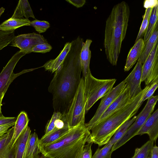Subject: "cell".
I'll list each match as a JSON object with an SVG mask.
<instances>
[{
	"instance_id": "cell-41",
	"label": "cell",
	"mask_w": 158,
	"mask_h": 158,
	"mask_svg": "<svg viewBox=\"0 0 158 158\" xmlns=\"http://www.w3.org/2000/svg\"><path fill=\"white\" fill-rule=\"evenodd\" d=\"M150 155V158H158V147L156 145L152 147Z\"/></svg>"
},
{
	"instance_id": "cell-10",
	"label": "cell",
	"mask_w": 158,
	"mask_h": 158,
	"mask_svg": "<svg viewBox=\"0 0 158 158\" xmlns=\"http://www.w3.org/2000/svg\"><path fill=\"white\" fill-rule=\"evenodd\" d=\"M158 81V42L143 64L141 82L146 86Z\"/></svg>"
},
{
	"instance_id": "cell-21",
	"label": "cell",
	"mask_w": 158,
	"mask_h": 158,
	"mask_svg": "<svg viewBox=\"0 0 158 158\" xmlns=\"http://www.w3.org/2000/svg\"><path fill=\"white\" fill-rule=\"evenodd\" d=\"M39 139L35 132L30 134L26 146L24 158H33L39 155Z\"/></svg>"
},
{
	"instance_id": "cell-5",
	"label": "cell",
	"mask_w": 158,
	"mask_h": 158,
	"mask_svg": "<svg viewBox=\"0 0 158 158\" xmlns=\"http://www.w3.org/2000/svg\"><path fill=\"white\" fill-rule=\"evenodd\" d=\"M84 91L87 112L99 99L107 94L113 88L115 79H99L94 77L91 71L84 78Z\"/></svg>"
},
{
	"instance_id": "cell-22",
	"label": "cell",
	"mask_w": 158,
	"mask_h": 158,
	"mask_svg": "<svg viewBox=\"0 0 158 158\" xmlns=\"http://www.w3.org/2000/svg\"><path fill=\"white\" fill-rule=\"evenodd\" d=\"M158 25L155 28L151 35L144 44L142 53L138 62L143 64L158 42Z\"/></svg>"
},
{
	"instance_id": "cell-32",
	"label": "cell",
	"mask_w": 158,
	"mask_h": 158,
	"mask_svg": "<svg viewBox=\"0 0 158 158\" xmlns=\"http://www.w3.org/2000/svg\"><path fill=\"white\" fill-rule=\"evenodd\" d=\"M62 115L63 114L59 112H54L51 119L46 125L44 135H47L56 130L55 128L56 121L57 119L61 118Z\"/></svg>"
},
{
	"instance_id": "cell-4",
	"label": "cell",
	"mask_w": 158,
	"mask_h": 158,
	"mask_svg": "<svg viewBox=\"0 0 158 158\" xmlns=\"http://www.w3.org/2000/svg\"><path fill=\"white\" fill-rule=\"evenodd\" d=\"M85 123L71 128L56 142L39 145L40 152L49 158H81L84 147L90 133Z\"/></svg>"
},
{
	"instance_id": "cell-34",
	"label": "cell",
	"mask_w": 158,
	"mask_h": 158,
	"mask_svg": "<svg viewBox=\"0 0 158 158\" xmlns=\"http://www.w3.org/2000/svg\"><path fill=\"white\" fill-rule=\"evenodd\" d=\"M158 87V81H155L150 85L149 88L146 92L142 99L140 104H142L143 102L148 99L152 96Z\"/></svg>"
},
{
	"instance_id": "cell-36",
	"label": "cell",
	"mask_w": 158,
	"mask_h": 158,
	"mask_svg": "<svg viewBox=\"0 0 158 158\" xmlns=\"http://www.w3.org/2000/svg\"><path fill=\"white\" fill-rule=\"evenodd\" d=\"M16 119L15 117H4L0 118V125L7 124H14Z\"/></svg>"
},
{
	"instance_id": "cell-26",
	"label": "cell",
	"mask_w": 158,
	"mask_h": 158,
	"mask_svg": "<svg viewBox=\"0 0 158 158\" xmlns=\"http://www.w3.org/2000/svg\"><path fill=\"white\" fill-rule=\"evenodd\" d=\"M158 4L152 7L149 19L148 27L143 36L145 44L153 33L156 26L158 25Z\"/></svg>"
},
{
	"instance_id": "cell-19",
	"label": "cell",
	"mask_w": 158,
	"mask_h": 158,
	"mask_svg": "<svg viewBox=\"0 0 158 158\" xmlns=\"http://www.w3.org/2000/svg\"><path fill=\"white\" fill-rule=\"evenodd\" d=\"M71 46V42H67L58 56L55 59H51L46 62L42 67L46 70L55 72L61 65L66 55L70 50Z\"/></svg>"
},
{
	"instance_id": "cell-16",
	"label": "cell",
	"mask_w": 158,
	"mask_h": 158,
	"mask_svg": "<svg viewBox=\"0 0 158 158\" xmlns=\"http://www.w3.org/2000/svg\"><path fill=\"white\" fill-rule=\"evenodd\" d=\"M144 46V44L142 38L139 39L135 42L128 54L124 68V71H129L135 64L139 58Z\"/></svg>"
},
{
	"instance_id": "cell-25",
	"label": "cell",
	"mask_w": 158,
	"mask_h": 158,
	"mask_svg": "<svg viewBox=\"0 0 158 158\" xmlns=\"http://www.w3.org/2000/svg\"><path fill=\"white\" fill-rule=\"evenodd\" d=\"M31 22L28 19L10 18L0 24V30L5 31H14L21 27L30 26Z\"/></svg>"
},
{
	"instance_id": "cell-13",
	"label": "cell",
	"mask_w": 158,
	"mask_h": 158,
	"mask_svg": "<svg viewBox=\"0 0 158 158\" xmlns=\"http://www.w3.org/2000/svg\"><path fill=\"white\" fill-rule=\"evenodd\" d=\"M132 99L130 98L128 86L126 83L125 87L121 93L106 109L96 124L123 108L130 102Z\"/></svg>"
},
{
	"instance_id": "cell-20",
	"label": "cell",
	"mask_w": 158,
	"mask_h": 158,
	"mask_svg": "<svg viewBox=\"0 0 158 158\" xmlns=\"http://www.w3.org/2000/svg\"><path fill=\"white\" fill-rule=\"evenodd\" d=\"M31 131L27 126L16 140L14 145V158H24L25 151Z\"/></svg>"
},
{
	"instance_id": "cell-33",
	"label": "cell",
	"mask_w": 158,
	"mask_h": 158,
	"mask_svg": "<svg viewBox=\"0 0 158 158\" xmlns=\"http://www.w3.org/2000/svg\"><path fill=\"white\" fill-rule=\"evenodd\" d=\"M52 49V46L48 43H44L36 45L33 48L32 51L44 53L49 52Z\"/></svg>"
},
{
	"instance_id": "cell-37",
	"label": "cell",
	"mask_w": 158,
	"mask_h": 158,
	"mask_svg": "<svg viewBox=\"0 0 158 158\" xmlns=\"http://www.w3.org/2000/svg\"><path fill=\"white\" fill-rule=\"evenodd\" d=\"M66 1L77 8L83 6L86 2L85 0H66Z\"/></svg>"
},
{
	"instance_id": "cell-3",
	"label": "cell",
	"mask_w": 158,
	"mask_h": 158,
	"mask_svg": "<svg viewBox=\"0 0 158 158\" xmlns=\"http://www.w3.org/2000/svg\"><path fill=\"white\" fill-rule=\"evenodd\" d=\"M150 86H146L123 108L93 126L87 143H94L99 147L107 143L119 128L137 112L142 105L141 100Z\"/></svg>"
},
{
	"instance_id": "cell-35",
	"label": "cell",
	"mask_w": 158,
	"mask_h": 158,
	"mask_svg": "<svg viewBox=\"0 0 158 158\" xmlns=\"http://www.w3.org/2000/svg\"><path fill=\"white\" fill-rule=\"evenodd\" d=\"M92 143H87L84 147L81 158H92V151L91 149Z\"/></svg>"
},
{
	"instance_id": "cell-29",
	"label": "cell",
	"mask_w": 158,
	"mask_h": 158,
	"mask_svg": "<svg viewBox=\"0 0 158 158\" xmlns=\"http://www.w3.org/2000/svg\"><path fill=\"white\" fill-rule=\"evenodd\" d=\"M152 8V7H148L146 8L145 14L143 16V20L135 42L139 39L142 38L144 36L148 27Z\"/></svg>"
},
{
	"instance_id": "cell-15",
	"label": "cell",
	"mask_w": 158,
	"mask_h": 158,
	"mask_svg": "<svg viewBox=\"0 0 158 158\" xmlns=\"http://www.w3.org/2000/svg\"><path fill=\"white\" fill-rule=\"evenodd\" d=\"M13 131V126L0 137V158H14V146L12 147L10 144Z\"/></svg>"
},
{
	"instance_id": "cell-30",
	"label": "cell",
	"mask_w": 158,
	"mask_h": 158,
	"mask_svg": "<svg viewBox=\"0 0 158 158\" xmlns=\"http://www.w3.org/2000/svg\"><path fill=\"white\" fill-rule=\"evenodd\" d=\"M113 146L111 144H105L102 148H98L92 158H111Z\"/></svg>"
},
{
	"instance_id": "cell-12",
	"label": "cell",
	"mask_w": 158,
	"mask_h": 158,
	"mask_svg": "<svg viewBox=\"0 0 158 158\" xmlns=\"http://www.w3.org/2000/svg\"><path fill=\"white\" fill-rule=\"evenodd\" d=\"M142 64L137 62L134 68L124 80L128 86L131 98H132L142 91L141 86Z\"/></svg>"
},
{
	"instance_id": "cell-17",
	"label": "cell",
	"mask_w": 158,
	"mask_h": 158,
	"mask_svg": "<svg viewBox=\"0 0 158 158\" xmlns=\"http://www.w3.org/2000/svg\"><path fill=\"white\" fill-rule=\"evenodd\" d=\"M27 115L24 111L20 112L16 118L10 145L13 147L15 143L23 131L28 126L29 122Z\"/></svg>"
},
{
	"instance_id": "cell-9",
	"label": "cell",
	"mask_w": 158,
	"mask_h": 158,
	"mask_svg": "<svg viewBox=\"0 0 158 158\" xmlns=\"http://www.w3.org/2000/svg\"><path fill=\"white\" fill-rule=\"evenodd\" d=\"M155 105L149 107L145 106L136 116V118L133 123L128 128L124 135L112 147L113 152L123 146L134 136L142 127L145 121L153 112Z\"/></svg>"
},
{
	"instance_id": "cell-38",
	"label": "cell",
	"mask_w": 158,
	"mask_h": 158,
	"mask_svg": "<svg viewBox=\"0 0 158 158\" xmlns=\"http://www.w3.org/2000/svg\"><path fill=\"white\" fill-rule=\"evenodd\" d=\"M148 100L145 106L148 108L153 106L156 105L158 100V96H152Z\"/></svg>"
},
{
	"instance_id": "cell-1",
	"label": "cell",
	"mask_w": 158,
	"mask_h": 158,
	"mask_svg": "<svg viewBox=\"0 0 158 158\" xmlns=\"http://www.w3.org/2000/svg\"><path fill=\"white\" fill-rule=\"evenodd\" d=\"M71 42L69 51L48 87L52 96L54 112L63 115L68 112L81 79L80 55L84 40L79 36Z\"/></svg>"
},
{
	"instance_id": "cell-11",
	"label": "cell",
	"mask_w": 158,
	"mask_h": 158,
	"mask_svg": "<svg viewBox=\"0 0 158 158\" xmlns=\"http://www.w3.org/2000/svg\"><path fill=\"white\" fill-rule=\"evenodd\" d=\"M48 43L43 35L32 33L15 36L11 43V46L18 48L20 50L27 54L32 52V49L36 45Z\"/></svg>"
},
{
	"instance_id": "cell-40",
	"label": "cell",
	"mask_w": 158,
	"mask_h": 158,
	"mask_svg": "<svg viewBox=\"0 0 158 158\" xmlns=\"http://www.w3.org/2000/svg\"><path fill=\"white\" fill-rule=\"evenodd\" d=\"M157 4H158L157 0H145L144 2V7L146 8L148 7H153Z\"/></svg>"
},
{
	"instance_id": "cell-6",
	"label": "cell",
	"mask_w": 158,
	"mask_h": 158,
	"mask_svg": "<svg viewBox=\"0 0 158 158\" xmlns=\"http://www.w3.org/2000/svg\"><path fill=\"white\" fill-rule=\"evenodd\" d=\"M86 105L84 79L82 77L70 107L65 114L67 123L70 128L85 123Z\"/></svg>"
},
{
	"instance_id": "cell-7",
	"label": "cell",
	"mask_w": 158,
	"mask_h": 158,
	"mask_svg": "<svg viewBox=\"0 0 158 158\" xmlns=\"http://www.w3.org/2000/svg\"><path fill=\"white\" fill-rule=\"evenodd\" d=\"M26 54L25 52L21 50L17 52L11 57L0 73V118L4 117L1 110L2 101L11 83L20 75L35 69H25L17 73H14V69L17 63Z\"/></svg>"
},
{
	"instance_id": "cell-24",
	"label": "cell",
	"mask_w": 158,
	"mask_h": 158,
	"mask_svg": "<svg viewBox=\"0 0 158 158\" xmlns=\"http://www.w3.org/2000/svg\"><path fill=\"white\" fill-rule=\"evenodd\" d=\"M23 16L26 19H28L29 17L35 19L28 1L20 0L11 18L21 19Z\"/></svg>"
},
{
	"instance_id": "cell-43",
	"label": "cell",
	"mask_w": 158,
	"mask_h": 158,
	"mask_svg": "<svg viewBox=\"0 0 158 158\" xmlns=\"http://www.w3.org/2000/svg\"><path fill=\"white\" fill-rule=\"evenodd\" d=\"M41 156V158H49L48 157H46V156H44L43 155H42V156Z\"/></svg>"
},
{
	"instance_id": "cell-39",
	"label": "cell",
	"mask_w": 158,
	"mask_h": 158,
	"mask_svg": "<svg viewBox=\"0 0 158 158\" xmlns=\"http://www.w3.org/2000/svg\"><path fill=\"white\" fill-rule=\"evenodd\" d=\"M14 124H7L0 125V137L6 133L9 129L14 126Z\"/></svg>"
},
{
	"instance_id": "cell-18",
	"label": "cell",
	"mask_w": 158,
	"mask_h": 158,
	"mask_svg": "<svg viewBox=\"0 0 158 158\" xmlns=\"http://www.w3.org/2000/svg\"><path fill=\"white\" fill-rule=\"evenodd\" d=\"M92 41L87 39L84 42L80 53V58L82 72L84 77H85L90 71L89 64L91 57V52L89 48Z\"/></svg>"
},
{
	"instance_id": "cell-14",
	"label": "cell",
	"mask_w": 158,
	"mask_h": 158,
	"mask_svg": "<svg viewBox=\"0 0 158 158\" xmlns=\"http://www.w3.org/2000/svg\"><path fill=\"white\" fill-rule=\"evenodd\" d=\"M147 134L150 140L156 142L158 136V109L149 116L136 135Z\"/></svg>"
},
{
	"instance_id": "cell-23",
	"label": "cell",
	"mask_w": 158,
	"mask_h": 158,
	"mask_svg": "<svg viewBox=\"0 0 158 158\" xmlns=\"http://www.w3.org/2000/svg\"><path fill=\"white\" fill-rule=\"evenodd\" d=\"M71 128L67 125L61 129L44 135L39 139V145H48L56 142L67 134Z\"/></svg>"
},
{
	"instance_id": "cell-44",
	"label": "cell",
	"mask_w": 158,
	"mask_h": 158,
	"mask_svg": "<svg viewBox=\"0 0 158 158\" xmlns=\"http://www.w3.org/2000/svg\"><path fill=\"white\" fill-rule=\"evenodd\" d=\"M148 158H150V157H149Z\"/></svg>"
},
{
	"instance_id": "cell-42",
	"label": "cell",
	"mask_w": 158,
	"mask_h": 158,
	"mask_svg": "<svg viewBox=\"0 0 158 158\" xmlns=\"http://www.w3.org/2000/svg\"><path fill=\"white\" fill-rule=\"evenodd\" d=\"M41 156H40L39 155H38L36 156H35L33 158H41Z\"/></svg>"
},
{
	"instance_id": "cell-31",
	"label": "cell",
	"mask_w": 158,
	"mask_h": 158,
	"mask_svg": "<svg viewBox=\"0 0 158 158\" xmlns=\"http://www.w3.org/2000/svg\"><path fill=\"white\" fill-rule=\"evenodd\" d=\"M30 26L33 27L39 33L45 32L50 27L49 23L45 21L35 19L31 22Z\"/></svg>"
},
{
	"instance_id": "cell-27",
	"label": "cell",
	"mask_w": 158,
	"mask_h": 158,
	"mask_svg": "<svg viewBox=\"0 0 158 158\" xmlns=\"http://www.w3.org/2000/svg\"><path fill=\"white\" fill-rule=\"evenodd\" d=\"M136 118V116H135L123 124L117 130L114 136L105 144L114 145L124 135L130 126L133 123Z\"/></svg>"
},
{
	"instance_id": "cell-28",
	"label": "cell",
	"mask_w": 158,
	"mask_h": 158,
	"mask_svg": "<svg viewBox=\"0 0 158 158\" xmlns=\"http://www.w3.org/2000/svg\"><path fill=\"white\" fill-rule=\"evenodd\" d=\"M154 142L149 140L140 148L135 149L131 158H148L153 146Z\"/></svg>"
},
{
	"instance_id": "cell-2",
	"label": "cell",
	"mask_w": 158,
	"mask_h": 158,
	"mask_svg": "<svg viewBox=\"0 0 158 158\" xmlns=\"http://www.w3.org/2000/svg\"><path fill=\"white\" fill-rule=\"evenodd\" d=\"M130 12L128 5L123 1L114 6L106 21L104 46L106 58L113 66L117 64Z\"/></svg>"
},
{
	"instance_id": "cell-8",
	"label": "cell",
	"mask_w": 158,
	"mask_h": 158,
	"mask_svg": "<svg viewBox=\"0 0 158 158\" xmlns=\"http://www.w3.org/2000/svg\"><path fill=\"white\" fill-rule=\"evenodd\" d=\"M126 85L124 80L102 98L98 108L93 117L88 123L85 124V127L90 131L91 129L98 122L101 116L113 102L120 94Z\"/></svg>"
}]
</instances>
